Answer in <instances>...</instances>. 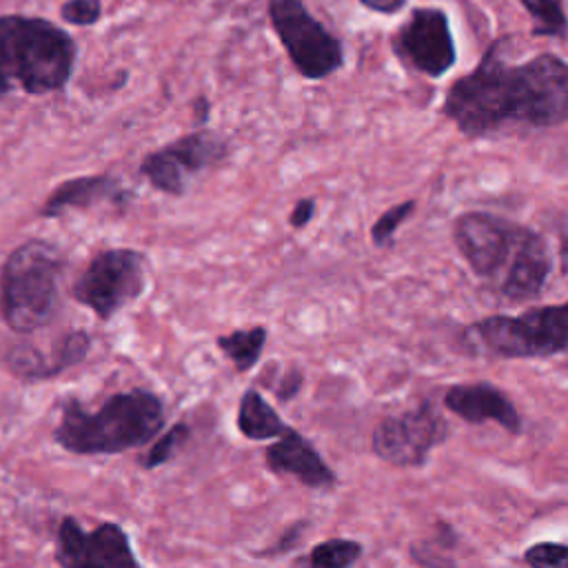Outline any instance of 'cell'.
I'll return each instance as SVG.
<instances>
[{"mask_svg": "<svg viewBox=\"0 0 568 568\" xmlns=\"http://www.w3.org/2000/svg\"><path fill=\"white\" fill-rule=\"evenodd\" d=\"M495 40L479 64L457 78L442 104V113L466 138H486L508 124L555 126L568 120V62L539 53L510 64Z\"/></svg>", "mask_w": 568, "mask_h": 568, "instance_id": "6da1fadb", "label": "cell"}, {"mask_svg": "<svg viewBox=\"0 0 568 568\" xmlns=\"http://www.w3.org/2000/svg\"><path fill=\"white\" fill-rule=\"evenodd\" d=\"M453 242L473 273L510 304L535 300L550 273L544 235L486 211H466L453 222Z\"/></svg>", "mask_w": 568, "mask_h": 568, "instance_id": "7a4b0ae2", "label": "cell"}, {"mask_svg": "<svg viewBox=\"0 0 568 568\" xmlns=\"http://www.w3.org/2000/svg\"><path fill=\"white\" fill-rule=\"evenodd\" d=\"M164 426L162 399L144 388L113 393L100 408L67 399L53 442L73 455H118L151 442Z\"/></svg>", "mask_w": 568, "mask_h": 568, "instance_id": "3957f363", "label": "cell"}, {"mask_svg": "<svg viewBox=\"0 0 568 568\" xmlns=\"http://www.w3.org/2000/svg\"><path fill=\"white\" fill-rule=\"evenodd\" d=\"M75 44L67 31L44 18H0V73L18 80L27 93H49L67 84Z\"/></svg>", "mask_w": 568, "mask_h": 568, "instance_id": "277c9868", "label": "cell"}, {"mask_svg": "<svg viewBox=\"0 0 568 568\" xmlns=\"http://www.w3.org/2000/svg\"><path fill=\"white\" fill-rule=\"evenodd\" d=\"M62 257L55 246L29 240L16 246L0 275V308L4 324L16 333L44 328L60 300Z\"/></svg>", "mask_w": 568, "mask_h": 568, "instance_id": "5b68a950", "label": "cell"}, {"mask_svg": "<svg viewBox=\"0 0 568 568\" xmlns=\"http://www.w3.org/2000/svg\"><path fill=\"white\" fill-rule=\"evenodd\" d=\"M486 353L506 359H532L568 353V302L528 308L519 315H488L468 326Z\"/></svg>", "mask_w": 568, "mask_h": 568, "instance_id": "8992f818", "label": "cell"}, {"mask_svg": "<svg viewBox=\"0 0 568 568\" xmlns=\"http://www.w3.org/2000/svg\"><path fill=\"white\" fill-rule=\"evenodd\" d=\"M268 18L291 62L306 80L328 78L344 64L342 42L302 0H271Z\"/></svg>", "mask_w": 568, "mask_h": 568, "instance_id": "52a82bcc", "label": "cell"}, {"mask_svg": "<svg viewBox=\"0 0 568 568\" xmlns=\"http://www.w3.org/2000/svg\"><path fill=\"white\" fill-rule=\"evenodd\" d=\"M146 286V260L133 248H109L98 253L75 280L71 295L91 308L98 320H111L135 302Z\"/></svg>", "mask_w": 568, "mask_h": 568, "instance_id": "ba28073f", "label": "cell"}, {"mask_svg": "<svg viewBox=\"0 0 568 568\" xmlns=\"http://www.w3.org/2000/svg\"><path fill=\"white\" fill-rule=\"evenodd\" d=\"M448 422L439 408L424 399L419 406L377 422L371 435L373 453L397 468L422 466L428 453L446 442Z\"/></svg>", "mask_w": 568, "mask_h": 568, "instance_id": "9c48e42d", "label": "cell"}, {"mask_svg": "<svg viewBox=\"0 0 568 568\" xmlns=\"http://www.w3.org/2000/svg\"><path fill=\"white\" fill-rule=\"evenodd\" d=\"M229 153L226 142L213 131L189 133L142 160V175L162 193L182 195L191 175L222 162Z\"/></svg>", "mask_w": 568, "mask_h": 568, "instance_id": "30bf717a", "label": "cell"}, {"mask_svg": "<svg viewBox=\"0 0 568 568\" xmlns=\"http://www.w3.org/2000/svg\"><path fill=\"white\" fill-rule=\"evenodd\" d=\"M55 564L60 568H142L118 524L104 521L84 530L73 517L60 521Z\"/></svg>", "mask_w": 568, "mask_h": 568, "instance_id": "8fae6325", "label": "cell"}, {"mask_svg": "<svg viewBox=\"0 0 568 568\" xmlns=\"http://www.w3.org/2000/svg\"><path fill=\"white\" fill-rule=\"evenodd\" d=\"M395 49L415 71L428 78H442L457 60L446 11L437 7L413 9L395 33Z\"/></svg>", "mask_w": 568, "mask_h": 568, "instance_id": "7c38bea8", "label": "cell"}, {"mask_svg": "<svg viewBox=\"0 0 568 568\" xmlns=\"http://www.w3.org/2000/svg\"><path fill=\"white\" fill-rule=\"evenodd\" d=\"M444 408L468 424L495 422L504 430L519 435L521 417L510 397L490 382L453 384L444 393Z\"/></svg>", "mask_w": 568, "mask_h": 568, "instance_id": "4fadbf2b", "label": "cell"}, {"mask_svg": "<svg viewBox=\"0 0 568 568\" xmlns=\"http://www.w3.org/2000/svg\"><path fill=\"white\" fill-rule=\"evenodd\" d=\"M264 462L271 473L288 475L306 488L328 490L335 486L333 468L295 428H288L264 450Z\"/></svg>", "mask_w": 568, "mask_h": 568, "instance_id": "5bb4252c", "label": "cell"}, {"mask_svg": "<svg viewBox=\"0 0 568 568\" xmlns=\"http://www.w3.org/2000/svg\"><path fill=\"white\" fill-rule=\"evenodd\" d=\"M122 186L109 175H82L62 182L51 195L44 200L40 215L42 217H58L71 209H89L100 202L122 200Z\"/></svg>", "mask_w": 568, "mask_h": 568, "instance_id": "9a60e30c", "label": "cell"}, {"mask_svg": "<svg viewBox=\"0 0 568 568\" xmlns=\"http://www.w3.org/2000/svg\"><path fill=\"white\" fill-rule=\"evenodd\" d=\"M237 428L246 439L262 442L282 437L291 426L255 388H248L240 399Z\"/></svg>", "mask_w": 568, "mask_h": 568, "instance_id": "2e32d148", "label": "cell"}, {"mask_svg": "<svg viewBox=\"0 0 568 568\" xmlns=\"http://www.w3.org/2000/svg\"><path fill=\"white\" fill-rule=\"evenodd\" d=\"M266 337H268L266 326L257 324V326H251V328H244V331L237 328L229 335H220L215 339V344L222 351V355L233 362L235 371L246 373L257 364V359L262 355V348L266 344Z\"/></svg>", "mask_w": 568, "mask_h": 568, "instance_id": "e0dca14e", "label": "cell"}, {"mask_svg": "<svg viewBox=\"0 0 568 568\" xmlns=\"http://www.w3.org/2000/svg\"><path fill=\"white\" fill-rule=\"evenodd\" d=\"M364 552V546L348 537H331L311 548L304 559L306 568H351Z\"/></svg>", "mask_w": 568, "mask_h": 568, "instance_id": "ac0fdd59", "label": "cell"}, {"mask_svg": "<svg viewBox=\"0 0 568 568\" xmlns=\"http://www.w3.org/2000/svg\"><path fill=\"white\" fill-rule=\"evenodd\" d=\"M455 546V530L448 524H439L435 537L413 541L408 552L410 559L422 568H457L448 550Z\"/></svg>", "mask_w": 568, "mask_h": 568, "instance_id": "d6986e66", "label": "cell"}, {"mask_svg": "<svg viewBox=\"0 0 568 568\" xmlns=\"http://www.w3.org/2000/svg\"><path fill=\"white\" fill-rule=\"evenodd\" d=\"M521 4L532 16V36H566L568 18L564 0H521Z\"/></svg>", "mask_w": 568, "mask_h": 568, "instance_id": "ffe728a7", "label": "cell"}, {"mask_svg": "<svg viewBox=\"0 0 568 568\" xmlns=\"http://www.w3.org/2000/svg\"><path fill=\"white\" fill-rule=\"evenodd\" d=\"M189 435H191V430L186 424H173L169 430H164L155 439V444L149 448L144 459H140V464L144 468H158V466L166 464L178 453V448L189 439Z\"/></svg>", "mask_w": 568, "mask_h": 568, "instance_id": "44dd1931", "label": "cell"}, {"mask_svg": "<svg viewBox=\"0 0 568 568\" xmlns=\"http://www.w3.org/2000/svg\"><path fill=\"white\" fill-rule=\"evenodd\" d=\"M415 211V200H406V202H399L390 209H386L371 226V240L375 246H388L393 242V235L395 231L399 229V224H404Z\"/></svg>", "mask_w": 568, "mask_h": 568, "instance_id": "7402d4cb", "label": "cell"}, {"mask_svg": "<svg viewBox=\"0 0 568 568\" xmlns=\"http://www.w3.org/2000/svg\"><path fill=\"white\" fill-rule=\"evenodd\" d=\"M528 568H568V546L557 541H537L524 550Z\"/></svg>", "mask_w": 568, "mask_h": 568, "instance_id": "603a6c76", "label": "cell"}, {"mask_svg": "<svg viewBox=\"0 0 568 568\" xmlns=\"http://www.w3.org/2000/svg\"><path fill=\"white\" fill-rule=\"evenodd\" d=\"M102 13V2L100 0H67L60 7V16L78 27H87L98 22Z\"/></svg>", "mask_w": 568, "mask_h": 568, "instance_id": "cb8c5ba5", "label": "cell"}, {"mask_svg": "<svg viewBox=\"0 0 568 568\" xmlns=\"http://www.w3.org/2000/svg\"><path fill=\"white\" fill-rule=\"evenodd\" d=\"M306 530H308V521H306V519L293 521L291 526L284 528V532L275 539V544H273L271 548H266V550H260V555H262V557H275V555H286V552H291V550L304 539Z\"/></svg>", "mask_w": 568, "mask_h": 568, "instance_id": "d4e9b609", "label": "cell"}, {"mask_svg": "<svg viewBox=\"0 0 568 568\" xmlns=\"http://www.w3.org/2000/svg\"><path fill=\"white\" fill-rule=\"evenodd\" d=\"M302 371L297 368V366H293V368H288V373L282 377V382L275 386V395H277V399L280 402H288V399H293L297 393H300V388H302Z\"/></svg>", "mask_w": 568, "mask_h": 568, "instance_id": "484cf974", "label": "cell"}, {"mask_svg": "<svg viewBox=\"0 0 568 568\" xmlns=\"http://www.w3.org/2000/svg\"><path fill=\"white\" fill-rule=\"evenodd\" d=\"M313 213H315V200H313V197H302V200H297V204L293 206V211H291V215H288V224H291L293 229H304V226L311 222Z\"/></svg>", "mask_w": 568, "mask_h": 568, "instance_id": "4316f807", "label": "cell"}, {"mask_svg": "<svg viewBox=\"0 0 568 568\" xmlns=\"http://www.w3.org/2000/svg\"><path fill=\"white\" fill-rule=\"evenodd\" d=\"M357 2H362L366 9L375 13H386V16L397 13L406 4V0H357Z\"/></svg>", "mask_w": 568, "mask_h": 568, "instance_id": "83f0119b", "label": "cell"}, {"mask_svg": "<svg viewBox=\"0 0 568 568\" xmlns=\"http://www.w3.org/2000/svg\"><path fill=\"white\" fill-rule=\"evenodd\" d=\"M559 264L561 273L568 275V224L559 231Z\"/></svg>", "mask_w": 568, "mask_h": 568, "instance_id": "f1b7e54d", "label": "cell"}, {"mask_svg": "<svg viewBox=\"0 0 568 568\" xmlns=\"http://www.w3.org/2000/svg\"><path fill=\"white\" fill-rule=\"evenodd\" d=\"M9 89H11V82L0 73V98H2V95H7V93H9Z\"/></svg>", "mask_w": 568, "mask_h": 568, "instance_id": "f546056e", "label": "cell"}]
</instances>
